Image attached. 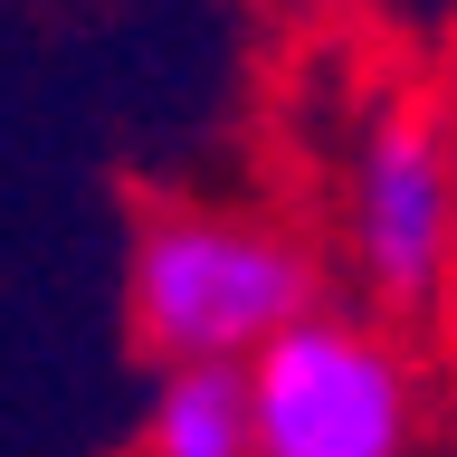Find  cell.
<instances>
[{
    "mask_svg": "<svg viewBox=\"0 0 457 457\" xmlns=\"http://www.w3.org/2000/svg\"><path fill=\"white\" fill-rule=\"evenodd\" d=\"M134 334L171 371L238 362L248 371L267 343H286L314 314V248L267 220L228 210H153L134 228Z\"/></svg>",
    "mask_w": 457,
    "mask_h": 457,
    "instance_id": "1",
    "label": "cell"
},
{
    "mask_svg": "<svg viewBox=\"0 0 457 457\" xmlns=\"http://www.w3.org/2000/svg\"><path fill=\"white\" fill-rule=\"evenodd\" d=\"M257 457H410L420 391L391 334L353 314H305L248 362Z\"/></svg>",
    "mask_w": 457,
    "mask_h": 457,
    "instance_id": "2",
    "label": "cell"
},
{
    "mask_svg": "<svg viewBox=\"0 0 457 457\" xmlns=\"http://www.w3.org/2000/svg\"><path fill=\"white\" fill-rule=\"evenodd\" d=\"M457 238V191H448V143L420 114H391L353 162V257L381 305H428L448 277Z\"/></svg>",
    "mask_w": 457,
    "mask_h": 457,
    "instance_id": "3",
    "label": "cell"
},
{
    "mask_svg": "<svg viewBox=\"0 0 457 457\" xmlns=\"http://www.w3.org/2000/svg\"><path fill=\"white\" fill-rule=\"evenodd\" d=\"M143 457H257V400L238 362L171 371L143 410Z\"/></svg>",
    "mask_w": 457,
    "mask_h": 457,
    "instance_id": "4",
    "label": "cell"
}]
</instances>
